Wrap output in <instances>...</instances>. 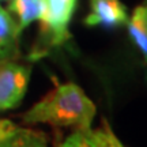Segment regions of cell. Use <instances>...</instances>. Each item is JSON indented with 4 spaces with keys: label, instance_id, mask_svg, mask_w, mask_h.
Masks as SVG:
<instances>
[{
    "label": "cell",
    "instance_id": "6da1fadb",
    "mask_svg": "<svg viewBox=\"0 0 147 147\" xmlns=\"http://www.w3.org/2000/svg\"><path fill=\"white\" fill-rule=\"evenodd\" d=\"M94 102L78 84L56 83L44 98L22 116L25 124H49L52 127H74L76 131L91 129L95 116Z\"/></svg>",
    "mask_w": 147,
    "mask_h": 147
},
{
    "label": "cell",
    "instance_id": "7a4b0ae2",
    "mask_svg": "<svg viewBox=\"0 0 147 147\" xmlns=\"http://www.w3.org/2000/svg\"><path fill=\"white\" fill-rule=\"evenodd\" d=\"M78 8V0H45V14L40 21L38 41L30 59L47 56L49 51L64 45L71 40L69 25Z\"/></svg>",
    "mask_w": 147,
    "mask_h": 147
},
{
    "label": "cell",
    "instance_id": "3957f363",
    "mask_svg": "<svg viewBox=\"0 0 147 147\" xmlns=\"http://www.w3.org/2000/svg\"><path fill=\"white\" fill-rule=\"evenodd\" d=\"M32 67L16 60L0 61V112L14 109L26 94Z\"/></svg>",
    "mask_w": 147,
    "mask_h": 147
},
{
    "label": "cell",
    "instance_id": "277c9868",
    "mask_svg": "<svg viewBox=\"0 0 147 147\" xmlns=\"http://www.w3.org/2000/svg\"><path fill=\"white\" fill-rule=\"evenodd\" d=\"M90 11L83 23L87 27H123L128 22V12L121 0H89Z\"/></svg>",
    "mask_w": 147,
    "mask_h": 147
},
{
    "label": "cell",
    "instance_id": "5b68a950",
    "mask_svg": "<svg viewBox=\"0 0 147 147\" xmlns=\"http://www.w3.org/2000/svg\"><path fill=\"white\" fill-rule=\"evenodd\" d=\"M19 34L16 23L8 11L0 7V61L15 60L19 55Z\"/></svg>",
    "mask_w": 147,
    "mask_h": 147
},
{
    "label": "cell",
    "instance_id": "8992f818",
    "mask_svg": "<svg viewBox=\"0 0 147 147\" xmlns=\"http://www.w3.org/2000/svg\"><path fill=\"white\" fill-rule=\"evenodd\" d=\"M8 12L15 15L18 32L22 33L33 22L41 21L45 14V0H11Z\"/></svg>",
    "mask_w": 147,
    "mask_h": 147
},
{
    "label": "cell",
    "instance_id": "52a82bcc",
    "mask_svg": "<svg viewBox=\"0 0 147 147\" xmlns=\"http://www.w3.org/2000/svg\"><path fill=\"white\" fill-rule=\"evenodd\" d=\"M128 34L147 63V1L138 5L127 22Z\"/></svg>",
    "mask_w": 147,
    "mask_h": 147
},
{
    "label": "cell",
    "instance_id": "ba28073f",
    "mask_svg": "<svg viewBox=\"0 0 147 147\" xmlns=\"http://www.w3.org/2000/svg\"><path fill=\"white\" fill-rule=\"evenodd\" d=\"M0 147H49L47 134L32 128L16 129L0 143Z\"/></svg>",
    "mask_w": 147,
    "mask_h": 147
},
{
    "label": "cell",
    "instance_id": "9c48e42d",
    "mask_svg": "<svg viewBox=\"0 0 147 147\" xmlns=\"http://www.w3.org/2000/svg\"><path fill=\"white\" fill-rule=\"evenodd\" d=\"M86 135L90 139V142L94 147H124L123 143L117 139L113 131L110 129L106 119L101 120V127L97 129H89L86 131Z\"/></svg>",
    "mask_w": 147,
    "mask_h": 147
},
{
    "label": "cell",
    "instance_id": "30bf717a",
    "mask_svg": "<svg viewBox=\"0 0 147 147\" xmlns=\"http://www.w3.org/2000/svg\"><path fill=\"white\" fill-rule=\"evenodd\" d=\"M57 147H94V144L90 142V139L87 138L86 132L75 131L72 135H69Z\"/></svg>",
    "mask_w": 147,
    "mask_h": 147
},
{
    "label": "cell",
    "instance_id": "8fae6325",
    "mask_svg": "<svg viewBox=\"0 0 147 147\" xmlns=\"http://www.w3.org/2000/svg\"><path fill=\"white\" fill-rule=\"evenodd\" d=\"M16 129V125L7 119H0V143Z\"/></svg>",
    "mask_w": 147,
    "mask_h": 147
}]
</instances>
